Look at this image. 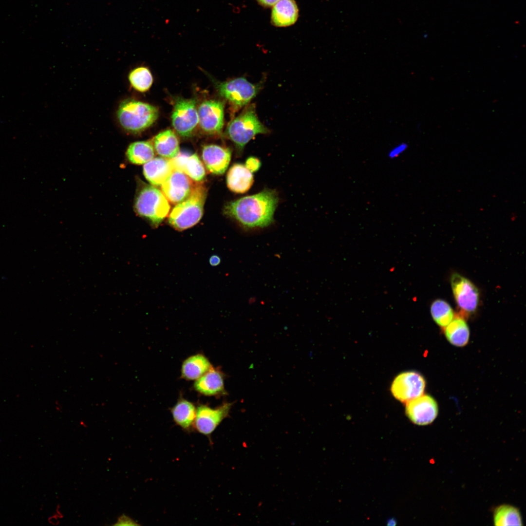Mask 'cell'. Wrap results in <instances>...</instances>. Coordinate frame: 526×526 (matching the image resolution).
<instances>
[{
    "instance_id": "1",
    "label": "cell",
    "mask_w": 526,
    "mask_h": 526,
    "mask_svg": "<svg viewBox=\"0 0 526 526\" xmlns=\"http://www.w3.org/2000/svg\"><path fill=\"white\" fill-rule=\"evenodd\" d=\"M278 202L277 191L265 188L227 203L224 212L245 228H263L273 223Z\"/></svg>"
},
{
    "instance_id": "2",
    "label": "cell",
    "mask_w": 526,
    "mask_h": 526,
    "mask_svg": "<svg viewBox=\"0 0 526 526\" xmlns=\"http://www.w3.org/2000/svg\"><path fill=\"white\" fill-rule=\"evenodd\" d=\"M207 192L203 184L196 183L190 195L172 209L169 217V224L180 231L195 225L202 217Z\"/></svg>"
},
{
    "instance_id": "3",
    "label": "cell",
    "mask_w": 526,
    "mask_h": 526,
    "mask_svg": "<svg viewBox=\"0 0 526 526\" xmlns=\"http://www.w3.org/2000/svg\"><path fill=\"white\" fill-rule=\"evenodd\" d=\"M158 115L156 107L133 99L122 101L117 112V118L122 127L133 133L141 132L150 127Z\"/></svg>"
},
{
    "instance_id": "4",
    "label": "cell",
    "mask_w": 526,
    "mask_h": 526,
    "mask_svg": "<svg viewBox=\"0 0 526 526\" xmlns=\"http://www.w3.org/2000/svg\"><path fill=\"white\" fill-rule=\"evenodd\" d=\"M140 216L152 226H158L170 210L169 203L163 192L154 186L144 184L137 191L134 204Z\"/></svg>"
},
{
    "instance_id": "5",
    "label": "cell",
    "mask_w": 526,
    "mask_h": 526,
    "mask_svg": "<svg viewBox=\"0 0 526 526\" xmlns=\"http://www.w3.org/2000/svg\"><path fill=\"white\" fill-rule=\"evenodd\" d=\"M268 129L260 121L253 106L248 107L228 124L226 134L239 152L258 134L266 133Z\"/></svg>"
},
{
    "instance_id": "6",
    "label": "cell",
    "mask_w": 526,
    "mask_h": 526,
    "mask_svg": "<svg viewBox=\"0 0 526 526\" xmlns=\"http://www.w3.org/2000/svg\"><path fill=\"white\" fill-rule=\"evenodd\" d=\"M217 89L235 108H241L255 97L259 87L244 78L239 77L218 84Z\"/></svg>"
},
{
    "instance_id": "7",
    "label": "cell",
    "mask_w": 526,
    "mask_h": 526,
    "mask_svg": "<svg viewBox=\"0 0 526 526\" xmlns=\"http://www.w3.org/2000/svg\"><path fill=\"white\" fill-rule=\"evenodd\" d=\"M171 119L174 129L180 136H190L199 122L195 100L194 99H177L174 106Z\"/></svg>"
},
{
    "instance_id": "8",
    "label": "cell",
    "mask_w": 526,
    "mask_h": 526,
    "mask_svg": "<svg viewBox=\"0 0 526 526\" xmlns=\"http://www.w3.org/2000/svg\"><path fill=\"white\" fill-rule=\"evenodd\" d=\"M425 385V379L420 374L408 371L400 374L394 378L391 390L397 400L407 402L423 394Z\"/></svg>"
},
{
    "instance_id": "9",
    "label": "cell",
    "mask_w": 526,
    "mask_h": 526,
    "mask_svg": "<svg viewBox=\"0 0 526 526\" xmlns=\"http://www.w3.org/2000/svg\"><path fill=\"white\" fill-rule=\"evenodd\" d=\"M451 284L455 300L462 312L467 314L474 313L477 308L479 298L476 286L457 273L452 274Z\"/></svg>"
},
{
    "instance_id": "10",
    "label": "cell",
    "mask_w": 526,
    "mask_h": 526,
    "mask_svg": "<svg viewBox=\"0 0 526 526\" xmlns=\"http://www.w3.org/2000/svg\"><path fill=\"white\" fill-rule=\"evenodd\" d=\"M233 403L225 402L212 408L207 405H201L196 408L194 428L206 436H209L222 421L229 415Z\"/></svg>"
},
{
    "instance_id": "11",
    "label": "cell",
    "mask_w": 526,
    "mask_h": 526,
    "mask_svg": "<svg viewBox=\"0 0 526 526\" xmlns=\"http://www.w3.org/2000/svg\"><path fill=\"white\" fill-rule=\"evenodd\" d=\"M183 172L174 169L161 185L162 192L167 200L177 205L186 199L196 183Z\"/></svg>"
},
{
    "instance_id": "12",
    "label": "cell",
    "mask_w": 526,
    "mask_h": 526,
    "mask_svg": "<svg viewBox=\"0 0 526 526\" xmlns=\"http://www.w3.org/2000/svg\"><path fill=\"white\" fill-rule=\"evenodd\" d=\"M405 412L410 420L418 425L431 424L438 414L436 401L429 395H421L406 402Z\"/></svg>"
},
{
    "instance_id": "13",
    "label": "cell",
    "mask_w": 526,
    "mask_h": 526,
    "mask_svg": "<svg viewBox=\"0 0 526 526\" xmlns=\"http://www.w3.org/2000/svg\"><path fill=\"white\" fill-rule=\"evenodd\" d=\"M199 123L202 130L208 134L221 132L224 124V108L220 101L207 100L198 109Z\"/></svg>"
},
{
    "instance_id": "14",
    "label": "cell",
    "mask_w": 526,
    "mask_h": 526,
    "mask_svg": "<svg viewBox=\"0 0 526 526\" xmlns=\"http://www.w3.org/2000/svg\"><path fill=\"white\" fill-rule=\"evenodd\" d=\"M231 156L230 150L227 148L215 144L203 147L202 151L203 161L211 173L221 175L227 169Z\"/></svg>"
},
{
    "instance_id": "15",
    "label": "cell",
    "mask_w": 526,
    "mask_h": 526,
    "mask_svg": "<svg viewBox=\"0 0 526 526\" xmlns=\"http://www.w3.org/2000/svg\"><path fill=\"white\" fill-rule=\"evenodd\" d=\"M171 160L175 169L183 172L194 181L201 182L206 176L205 167L196 153L179 152Z\"/></svg>"
},
{
    "instance_id": "16",
    "label": "cell",
    "mask_w": 526,
    "mask_h": 526,
    "mask_svg": "<svg viewBox=\"0 0 526 526\" xmlns=\"http://www.w3.org/2000/svg\"><path fill=\"white\" fill-rule=\"evenodd\" d=\"M193 387L199 393L207 396L226 394L224 386V375L219 370L212 367L195 380Z\"/></svg>"
},
{
    "instance_id": "17",
    "label": "cell",
    "mask_w": 526,
    "mask_h": 526,
    "mask_svg": "<svg viewBox=\"0 0 526 526\" xmlns=\"http://www.w3.org/2000/svg\"><path fill=\"white\" fill-rule=\"evenodd\" d=\"M175 169L171 159L155 157L145 164L143 174L151 185L159 186Z\"/></svg>"
},
{
    "instance_id": "18",
    "label": "cell",
    "mask_w": 526,
    "mask_h": 526,
    "mask_svg": "<svg viewBox=\"0 0 526 526\" xmlns=\"http://www.w3.org/2000/svg\"><path fill=\"white\" fill-rule=\"evenodd\" d=\"M253 182L252 172L241 164L233 165L227 174V187L235 193H244L247 192L252 186Z\"/></svg>"
},
{
    "instance_id": "19",
    "label": "cell",
    "mask_w": 526,
    "mask_h": 526,
    "mask_svg": "<svg viewBox=\"0 0 526 526\" xmlns=\"http://www.w3.org/2000/svg\"><path fill=\"white\" fill-rule=\"evenodd\" d=\"M299 10L294 0H280L273 5L271 21L277 27L291 25L297 21Z\"/></svg>"
},
{
    "instance_id": "20",
    "label": "cell",
    "mask_w": 526,
    "mask_h": 526,
    "mask_svg": "<svg viewBox=\"0 0 526 526\" xmlns=\"http://www.w3.org/2000/svg\"><path fill=\"white\" fill-rule=\"evenodd\" d=\"M174 421L184 430L190 432L194 429L196 408L191 402L180 398L171 408Z\"/></svg>"
},
{
    "instance_id": "21",
    "label": "cell",
    "mask_w": 526,
    "mask_h": 526,
    "mask_svg": "<svg viewBox=\"0 0 526 526\" xmlns=\"http://www.w3.org/2000/svg\"><path fill=\"white\" fill-rule=\"evenodd\" d=\"M153 146L157 154L172 159L179 152V143L175 133L167 130L157 134L153 138Z\"/></svg>"
},
{
    "instance_id": "22",
    "label": "cell",
    "mask_w": 526,
    "mask_h": 526,
    "mask_svg": "<svg viewBox=\"0 0 526 526\" xmlns=\"http://www.w3.org/2000/svg\"><path fill=\"white\" fill-rule=\"evenodd\" d=\"M212 366L204 355L198 354L187 358L183 363L181 376L188 380H196L210 370Z\"/></svg>"
},
{
    "instance_id": "23",
    "label": "cell",
    "mask_w": 526,
    "mask_h": 526,
    "mask_svg": "<svg viewBox=\"0 0 526 526\" xmlns=\"http://www.w3.org/2000/svg\"><path fill=\"white\" fill-rule=\"evenodd\" d=\"M445 328V336L452 344L461 347L468 343L470 330L466 322L462 317H454Z\"/></svg>"
},
{
    "instance_id": "24",
    "label": "cell",
    "mask_w": 526,
    "mask_h": 526,
    "mask_svg": "<svg viewBox=\"0 0 526 526\" xmlns=\"http://www.w3.org/2000/svg\"><path fill=\"white\" fill-rule=\"evenodd\" d=\"M126 155L131 163L142 165L146 164L154 158L155 150L153 145L150 141H136L129 146Z\"/></svg>"
},
{
    "instance_id": "25",
    "label": "cell",
    "mask_w": 526,
    "mask_h": 526,
    "mask_svg": "<svg viewBox=\"0 0 526 526\" xmlns=\"http://www.w3.org/2000/svg\"><path fill=\"white\" fill-rule=\"evenodd\" d=\"M493 520L494 525L497 526L522 525V517L518 509L508 505H501L495 509Z\"/></svg>"
},
{
    "instance_id": "26",
    "label": "cell",
    "mask_w": 526,
    "mask_h": 526,
    "mask_svg": "<svg viewBox=\"0 0 526 526\" xmlns=\"http://www.w3.org/2000/svg\"><path fill=\"white\" fill-rule=\"evenodd\" d=\"M430 312L434 321L442 327L447 326L454 318V313L450 305L440 299L432 302Z\"/></svg>"
},
{
    "instance_id": "27",
    "label": "cell",
    "mask_w": 526,
    "mask_h": 526,
    "mask_svg": "<svg viewBox=\"0 0 526 526\" xmlns=\"http://www.w3.org/2000/svg\"><path fill=\"white\" fill-rule=\"evenodd\" d=\"M129 80L131 86L140 92L149 90L153 82V77L150 71L144 67L132 70L129 74Z\"/></svg>"
},
{
    "instance_id": "28",
    "label": "cell",
    "mask_w": 526,
    "mask_h": 526,
    "mask_svg": "<svg viewBox=\"0 0 526 526\" xmlns=\"http://www.w3.org/2000/svg\"><path fill=\"white\" fill-rule=\"evenodd\" d=\"M408 145L406 143L402 142L393 148L388 153V157L393 159L397 158L404 153L408 149Z\"/></svg>"
},
{
    "instance_id": "29",
    "label": "cell",
    "mask_w": 526,
    "mask_h": 526,
    "mask_svg": "<svg viewBox=\"0 0 526 526\" xmlns=\"http://www.w3.org/2000/svg\"><path fill=\"white\" fill-rule=\"evenodd\" d=\"M245 166L252 172H255L260 168L261 162L256 157H250L246 160Z\"/></svg>"
},
{
    "instance_id": "30",
    "label": "cell",
    "mask_w": 526,
    "mask_h": 526,
    "mask_svg": "<svg viewBox=\"0 0 526 526\" xmlns=\"http://www.w3.org/2000/svg\"><path fill=\"white\" fill-rule=\"evenodd\" d=\"M114 525L117 526H134L138 525L132 519L125 515L120 516Z\"/></svg>"
},
{
    "instance_id": "31",
    "label": "cell",
    "mask_w": 526,
    "mask_h": 526,
    "mask_svg": "<svg viewBox=\"0 0 526 526\" xmlns=\"http://www.w3.org/2000/svg\"><path fill=\"white\" fill-rule=\"evenodd\" d=\"M279 0H257L260 4L265 7L272 6Z\"/></svg>"
},
{
    "instance_id": "32",
    "label": "cell",
    "mask_w": 526,
    "mask_h": 526,
    "mask_svg": "<svg viewBox=\"0 0 526 526\" xmlns=\"http://www.w3.org/2000/svg\"><path fill=\"white\" fill-rule=\"evenodd\" d=\"M209 262L210 265L216 266L220 263L221 259L218 256L214 255L210 257Z\"/></svg>"
}]
</instances>
